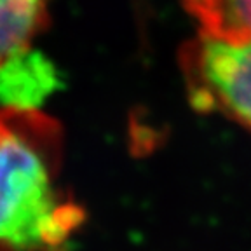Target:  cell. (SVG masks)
Wrapping results in <instances>:
<instances>
[{
	"label": "cell",
	"mask_w": 251,
	"mask_h": 251,
	"mask_svg": "<svg viewBox=\"0 0 251 251\" xmlns=\"http://www.w3.org/2000/svg\"><path fill=\"white\" fill-rule=\"evenodd\" d=\"M59 159L54 121L0 108V251H61L82 224L59 187Z\"/></svg>",
	"instance_id": "1"
},
{
	"label": "cell",
	"mask_w": 251,
	"mask_h": 251,
	"mask_svg": "<svg viewBox=\"0 0 251 251\" xmlns=\"http://www.w3.org/2000/svg\"><path fill=\"white\" fill-rule=\"evenodd\" d=\"M181 70L196 108L220 112L251 131V39L199 31L181 51Z\"/></svg>",
	"instance_id": "2"
},
{
	"label": "cell",
	"mask_w": 251,
	"mask_h": 251,
	"mask_svg": "<svg viewBox=\"0 0 251 251\" xmlns=\"http://www.w3.org/2000/svg\"><path fill=\"white\" fill-rule=\"evenodd\" d=\"M58 74L46 56L30 47L0 65V105L12 110H39L56 91Z\"/></svg>",
	"instance_id": "3"
},
{
	"label": "cell",
	"mask_w": 251,
	"mask_h": 251,
	"mask_svg": "<svg viewBox=\"0 0 251 251\" xmlns=\"http://www.w3.org/2000/svg\"><path fill=\"white\" fill-rule=\"evenodd\" d=\"M46 12V0H0V65L30 47Z\"/></svg>",
	"instance_id": "4"
},
{
	"label": "cell",
	"mask_w": 251,
	"mask_h": 251,
	"mask_svg": "<svg viewBox=\"0 0 251 251\" xmlns=\"http://www.w3.org/2000/svg\"><path fill=\"white\" fill-rule=\"evenodd\" d=\"M201 31L228 39H251V0H183Z\"/></svg>",
	"instance_id": "5"
}]
</instances>
